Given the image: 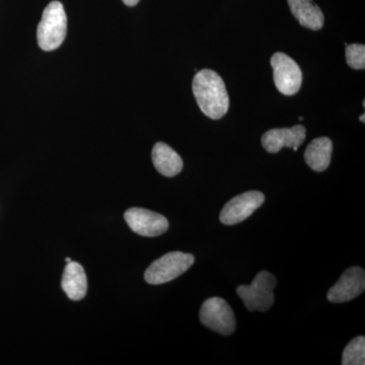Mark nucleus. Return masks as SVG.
I'll list each match as a JSON object with an SVG mask.
<instances>
[{
  "label": "nucleus",
  "instance_id": "1",
  "mask_svg": "<svg viewBox=\"0 0 365 365\" xmlns=\"http://www.w3.org/2000/svg\"><path fill=\"white\" fill-rule=\"evenodd\" d=\"M193 93L201 111L211 119H220L230 107L225 81L211 69H202L193 79Z\"/></svg>",
  "mask_w": 365,
  "mask_h": 365
},
{
  "label": "nucleus",
  "instance_id": "2",
  "mask_svg": "<svg viewBox=\"0 0 365 365\" xmlns=\"http://www.w3.org/2000/svg\"><path fill=\"white\" fill-rule=\"evenodd\" d=\"M66 33L67 16L63 6L59 1L50 2L38 25V44L44 51H53L62 45Z\"/></svg>",
  "mask_w": 365,
  "mask_h": 365
},
{
  "label": "nucleus",
  "instance_id": "3",
  "mask_svg": "<svg viewBox=\"0 0 365 365\" xmlns=\"http://www.w3.org/2000/svg\"><path fill=\"white\" fill-rule=\"evenodd\" d=\"M277 280L268 271L257 274L250 285H241L237 288V294L250 312H266L274 304V288Z\"/></svg>",
  "mask_w": 365,
  "mask_h": 365
},
{
  "label": "nucleus",
  "instance_id": "4",
  "mask_svg": "<svg viewBox=\"0 0 365 365\" xmlns=\"http://www.w3.org/2000/svg\"><path fill=\"white\" fill-rule=\"evenodd\" d=\"M195 258L193 255L172 252L163 255L157 261L150 264L144 273L145 281L150 284L158 285L176 279L192 267Z\"/></svg>",
  "mask_w": 365,
  "mask_h": 365
},
{
  "label": "nucleus",
  "instance_id": "5",
  "mask_svg": "<svg viewBox=\"0 0 365 365\" xmlns=\"http://www.w3.org/2000/svg\"><path fill=\"white\" fill-rule=\"evenodd\" d=\"M199 318L204 326L225 336L234 333L237 327L234 311L220 297L205 300L201 307Z\"/></svg>",
  "mask_w": 365,
  "mask_h": 365
},
{
  "label": "nucleus",
  "instance_id": "6",
  "mask_svg": "<svg viewBox=\"0 0 365 365\" xmlns=\"http://www.w3.org/2000/svg\"><path fill=\"white\" fill-rule=\"evenodd\" d=\"M274 83L281 93L294 96L299 93L302 83V72L294 59L284 53H275L271 57Z\"/></svg>",
  "mask_w": 365,
  "mask_h": 365
},
{
  "label": "nucleus",
  "instance_id": "7",
  "mask_svg": "<svg viewBox=\"0 0 365 365\" xmlns=\"http://www.w3.org/2000/svg\"><path fill=\"white\" fill-rule=\"evenodd\" d=\"M265 202V195L262 192H245L241 195L234 197L225 206L220 212V222L225 225H235L241 223L253 215L257 209Z\"/></svg>",
  "mask_w": 365,
  "mask_h": 365
},
{
  "label": "nucleus",
  "instance_id": "8",
  "mask_svg": "<svg viewBox=\"0 0 365 365\" xmlns=\"http://www.w3.org/2000/svg\"><path fill=\"white\" fill-rule=\"evenodd\" d=\"M124 217L132 232L143 237H158L169 228V222L165 216L148 209H128Z\"/></svg>",
  "mask_w": 365,
  "mask_h": 365
},
{
  "label": "nucleus",
  "instance_id": "9",
  "mask_svg": "<svg viewBox=\"0 0 365 365\" xmlns=\"http://www.w3.org/2000/svg\"><path fill=\"white\" fill-rule=\"evenodd\" d=\"M365 289V272L360 267L347 269L335 285L329 290L327 299L333 304H342L356 299Z\"/></svg>",
  "mask_w": 365,
  "mask_h": 365
},
{
  "label": "nucleus",
  "instance_id": "10",
  "mask_svg": "<svg viewBox=\"0 0 365 365\" xmlns=\"http://www.w3.org/2000/svg\"><path fill=\"white\" fill-rule=\"evenodd\" d=\"M306 128L302 125H297L292 128L272 129L262 136V145L270 153H276L283 148L299 150L306 139Z\"/></svg>",
  "mask_w": 365,
  "mask_h": 365
},
{
  "label": "nucleus",
  "instance_id": "11",
  "mask_svg": "<svg viewBox=\"0 0 365 365\" xmlns=\"http://www.w3.org/2000/svg\"><path fill=\"white\" fill-rule=\"evenodd\" d=\"M62 289L72 300H81L86 297L88 279L85 269L78 262H69L64 269L61 281Z\"/></svg>",
  "mask_w": 365,
  "mask_h": 365
},
{
  "label": "nucleus",
  "instance_id": "12",
  "mask_svg": "<svg viewBox=\"0 0 365 365\" xmlns=\"http://www.w3.org/2000/svg\"><path fill=\"white\" fill-rule=\"evenodd\" d=\"M153 163L160 174L165 177H175L182 172V160L170 146L163 143H158L153 146Z\"/></svg>",
  "mask_w": 365,
  "mask_h": 365
},
{
  "label": "nucleus",
  "instance_id": "13",
  "mask_svg": "<svg viewBox=\"0 0 365 365\" xmlns=\"http://www.w3.org/2000/svg\"><path fill=\"white\" fill-rule=\"evenodd\" d=\"M292 13L304 28L321 30L324 26V14L313 0H287Z\"/></svg>",
  "mask_w": 365,
  "mask_h": 365
},
{
  "label": "nucleus",
  "instance_id": "14",
  "mask_svg": "<svg viewBox=\"0 0 365 365\" xmlns=\"http://www.w3.org/2000/svg\"><path fill=\"white\" fill-rule=\"evenodd\" d=\"M333 143L328 137L314 139L307 145L304 160L309 167L316 172H324L328 169L332 157Z\"/></svg>",
  "mask_w": 365,
  "mask_h": 365
},
{
  "label": "nucleus",
  "instance_id": "15",
  "mask_svg": "<svg viewBox=\"0 0 365 365\" xmlns=\"http://www.w3.org/2000/svg\"><path fill=\"white\" fill-rule=\"evenodd\" d=\"M343 365H364L365 364V338L359 336L350 341L346 346L342 356Z\"/></svg>",
  "mask_w": 365,
  "mask_h": 365
},
{
  "label": "nucleus",
  "instance_id": "16",
  "mask_svg": "<svg viewBox=\"0 0 365 365\" xmlns=\"http://www.w3.org/2000/svg\"><path fill=\"white\" fill-rule=\"evenodd\" d=\"M346 61L353 69L365 68V46L361 44L348 45L346 47Z\"/></svg>",
  "mask_w": 365,
  "mask_h": 365
},
{
  "label": "nucleus",
  "instance_id": "17",
  "mask_svg": "<svg viewBox=\"0 0 365 365\" xmlns=\"http://www.w3.org/2000/svg\"><path fill=\"white\" fill-rule=\"evenodd\" d=\"M122 1L124 2L126 6H136L137 4H138L139 0H122Z\"/></svg>",
  "mask_w": 365,
  "mask_h": 365
},
{
  "label": "nucleus",
  "instance_id": "18",
  "mask_svg": "<svg viewBox=\"0 0 365 365\" xmlns=\"http://www.w3.org/2000/svg\"><path fill=\"white\" fill-rule=\"evenodd\" d=\"M365 115L364 114H362L361 116L359 117V120L360 121L362 122V123H364L365 122Z\"/></svg>",
  "mask_w": 365,
  "mask_h": 365
},
{
  "label": "nucleus",
  "instance_id": "19",
  "mask_svg": "<svg viewBox=\"0 0 365 365\" xmlns=\"http://www.w3.org/2000/svg\"><path fill=\"white\" fill-rule=\"evenodd\" d=\"M66 261L67 262V263H69V262H71V258H66Z\"/></svg>",
  "mask_w": 365,
  "mask_h": 365
}]
</instances>
